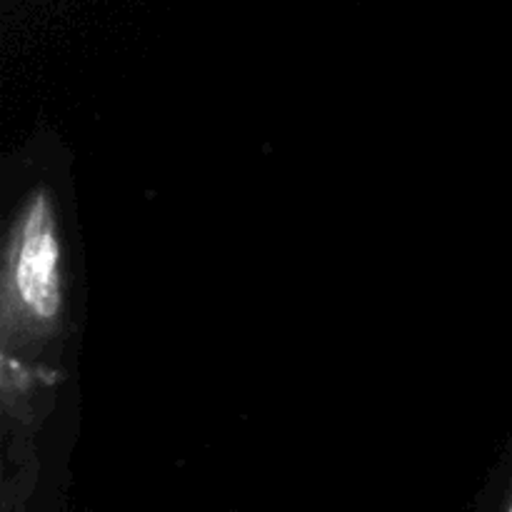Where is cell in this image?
I'll list each match as a JSON object with an SVG mask.
<instances>
[{
    "mask_svg": "<svg viewBox=\"0 0 512 512\" xmlns=\"http://www.w3.org/2000/svg\"><path fill=\"white\" fill-rule=\"evenodd\" d=\"M5 298L28 325H53L63 308V248L48 195H30L15 218L5 263Z\"/></svg>",
    "mask_w": 512,
    "mask_h": 512,
    "instance_id": "1",
    "label": "cell"
},
{
    "mask_svg": "<svg viewBox=\"0 0 512 512\" xmlns=\"http://www.w3.org/2000/svg\"><path fill=\"white\" fill-rule=\"evenodd\" d=\"M503 512H512V485L508 490V498H505V503H503Z\"/></svg>",
    "mask_w": 512,
    "mask_h": 512,
    "instance_id": "2",
    "label": "cell"
}]
</instances>
